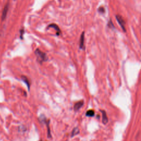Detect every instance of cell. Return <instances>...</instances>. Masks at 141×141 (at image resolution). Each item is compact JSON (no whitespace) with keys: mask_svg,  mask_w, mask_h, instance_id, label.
Instances as JSON below:
<instances>
[{"mask_svg":"<svg viewBox=\"0 0 141 141\" xmlns=\"http://www.w3.org/2000/svg\"><path fill=\"white\" fill-rule=\"evenodd\" d=\"M35 54L36 57H37V61L40 64H42L44 62H46L49 59L48 56L46 55V54L40 50L39 49H37L35 51Z\"/></svg>","mask_w":141,"mask_h":141,"instance_id":"cell-1","label":"cell"},{"mask_svg":"<svg viewBox=\"0 0 141 141\" xmlns=\"http://www.w3.org/2000/svg\"><path fill=\"white\" fill-rule=\"evenodd\" d=\"M39 122L42 123H45L47 129V137L49 138H51V134L50 131V120H47L46 117L44 115H41L39 118Z\"/></svg>","mask_w":141,"mask_h":141,"instance_id":"cell-2","label":"cell"},{"mask_svg":"<svg viewBox=\"0 0 141 141\" xmlns=\"http://www.w3.org/2000/svg\"><path fill=\"white\" fill-rule=\"evenodd\" d=\"M116 20L118 21V22L119 23V25L121 26V28L123 30V31L124 32H126V28H125V21L123 20V19L122 18V17H121L120 15H117L116 16Z\"/></svg>","mask_w":141,"mask_h":141,"instance_id":"cell-3","label":"cell"},{"mask_svg":"<svg viewBox=\"0 0 141 141\" xmlns=\"http://www.w3.org/2000/svg\"><path fill=\"white\" fill-rule=\"evenodd\" d=\"M8 10H9V3H6V5H5L2 11V17L1 19L2 21H4L6 19V17H7V15L8 13Z\"/></svg>","mask_w":141,"mask_h":141,"instance_id":"cell-4","label":"cell"},{"mask_svg":"<svg viewBox=\"0 0 141 141\" xmlns=\"http://www.w3.org/2000/svg\"><path fill=\"white\" fill-rule=\"evenodd\" d=\"M84 104V101L83 100L79 101L77 102L76 103H75L74 105V107H73V110H74L75 111H78V110L81 109V108L83 107Z\"/></svg>","mask_w":141,"mask_h":141,"instance_id":"cell-5","label":"cell"},{"mask_svg":"<svg viewBox=\"0 0 141 141\" xmlns=\"http://www.w3.org/2000/svg\"><path fill=\"white\" fill-rule=\"evenodd\" d=\"M54 28V29L56 30V35L59 36L61 34V30L59 27H58V26L55 24H51L50 25H49L48 27H47V28Z\"/></svg>","mask_w":141,"mask_h":141,"instance_id":"cell-6","label":"cell"},{"mask_svg":"<svg viewBox=\"0 0 141 141\" xmlns=\"http://www.w3.org/2000/svg\"><path fill=\"white\" fill-rule=\"evenodd\" d=\"M84 34H85L84 32L82 33L81 35V37H80V39H79V48L80 49H82V50L84 49Z\"/></svg>","mask_w":141,"mask_h":141,"instance_id":"cell-7","label":"cell"},{"mask_svg":"<svg viewBox=\"0 0 141 141\" xmlns=\"http://www.w3.org/2000/svg\"><path fill=\"white\" fill-rule=\"evenodd\" d=\"M102 114V122L103 124L105 125L108 122V118L107 115V113L104 110H100Z\"/></svg>","mask_w":141,"mask_h":141,"instance_id":"cell-8","label":"cell"},{"mask_svg":"<svg viewBox=\"0 0 141 141\" xmlns=\"http://www.w3.org/2000/svg\"><path fill=\"white\" fill-rule=\"evenodd\" d=\"M22 81L26 84V85L27 86L28 88V90H30V82L29 81V79H28L25 76H22Z\"/></svg>","mask_w":141,"mask_h":141,"instance_id":"cell-9","label":"cell"},{"mask_svg":"<svg viewBox=\"0 0 141 141\" xmlns=\"http://www.w3.org/2000/svg\"><path fill=\"white\" fill-rule=\"evenodd\" d=\"M79 133V130L78 129V127L74 128L72 132V133H71V137H73L75 136H76Z\"/></svg>","mask_w":141,"mask_h":141,"instance_id":"cell-10","label":"cell"},{"mask_svg":"<svg viewBox=\"0 0 141 141\" xmlns=\"http://www.w3.org/2000/svg\"><path fill=\"white\" fill-rule=\"evenodd\" d=\"M95 115V112L94 111V110H89L88 111H87L86 115V116H88V117H93Z\"/></svg>","mask_w":141,"mask_h":141,"instance_id":"cell-11","label":"cell"},{"mask_svg":"<svg viewBox=\"0 0 141 141\" xmlns=\"http://www.w3.org/2000/svg\"><path fill=\"white\" fill-rule=\"evenodd\" d=\"M99 12L101 13H103L105 12V9H104V8H103V7H100L99 8Z\"/></svg>","mask_w":141,"mask_h":141,"instance_id":"cell-12","label":"cell"},{"mask_svg":"<svg viewBox=\"0 0 141 141\" xmlns=\"http://www.w3.org/2000/svg\"><path fill=\"white\" fill-rule=\"evenodd\" d=\"M108 26H109V27L110 28H114V25L113 23H112V22L111 20H110V21H109V23H108Z\"/></svg>","mask_w":141,"mask_h":141,"instance_id":"cell-13","label":"cell"},{"mask_svg":"<svg viewBox=\"0 0 141 141\" xmlns=\"http://www.w3.org/2000/svg\"><path fill=\"white\" fill-rule=\"evenodd\" d=\"M14 1H17V0H14Z\"/></svg>","mask_w":141,"mask_h":141,"instance_id":"cell-14","label":"cell"}]
</instances>
